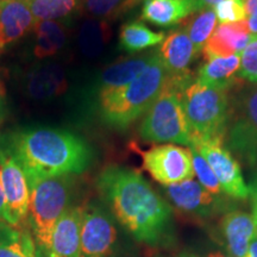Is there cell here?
Segmentation results:
<instances>
[{
	"label": "cell",
	"instance_id": "obj_1",
	"mask_svg": "<svg viewBox=\"0 0 257 257\" xmlns=\"http://www.w3.org/2000/svg\"><path fill=\"white\" fill-rule=\"evenodd\" d=\"M96 188L113 217L138 242L159 246L174 239L172 207L140 172L108 166L98 176Z\"/></svg>",
	"mask_w": 257,
	"mask_h": 257
},
{
	"label": "cell",
	"instance_id": "obj_2",
	"mask_svg": "<svg viewBox=\"0 0 257 257\" xmlns=\"http://www.w3.org/2000/svg\"><path fill=\"white\" fill-rule=\"evenodd\" d=\"M0 149L24 170L28 181L81 174L91 167L94 154L78 135L61 128H19L0 140Z\"/></svg>",
	"mask_w": 257,
	"mask_h": 257
},
{
	"label": "cell",
	"instance_id": "obj_3",
	"mask_svg": "<svg viewBox=\"0 0 257 257\" xmlns=\"http://www.w3.org/2000/svg\"><path fill=\"white\" fill-rule=\"evenodd\" d=\"M167 72L159 53L133 82L112 93L98 95L99 115L108 126L125 130L147 113L162 91Z\"/></svg>",
	"mask_w": 257,
	"mask_h": 257
},
{
	"label": "cell",
	"instance_id": "obj_4",
	"mask_svg": "<svg viewBox=\"0 0 257 257\" xmlns=\"http://www.w3.org/2000/svg\"><path fill=\"white\" fill-rule=\"evenodd\" d=\"M182 106L193 144L207 140H225L232 100L230 92L194 80L182 92Z\"/></svg>",
	"mask_w": 257,
	"mask_h": 257
},
{
	"label": "cell",
	"instance_id": "obj_5",
	"mask_svg": "<svg viewBox=\"0 0 257 257\" xmlns=\"http://www.w3.org/2000/svg\"><path fill=\"white\" fill-rule=\"evenodd\" d=\"M72 180V175H63L28 181L30 204L27 221L38 250L44 255H48L50 249L54 227L69 208Z\"/></svg>",
	"mask_w": 257,
	"mask_h": 257
},
{
	"label": "cell",
	"instance_id": "obj_6",
	"mask_svg": "<svg viewBox=\"0 0 257 257\" xmlns=\"http://www.w3.org/2000/svg\"><path fill=\"white\" fill-rule=\"evenodd\" d=\"M185 86L167 74L159 96L144 114L138 127L142 140L150 143L180 144L191 147V134L182 106Z\"/></svg>",
	"mask_w": 257,
	"mask_h": 257
},
{
	"label": "cell",
	"instance_id": "obj_7",
	"mask_svg": "<svg viewBox=\"0 0 257 257\" xmlns=\"http://www.w3.org/2000/svg\"><path fill=\"white\" fill-rule=\"evenodd\" d=\"M232 100V110L226 138L231 150L251 166L257 165V85L238 91Z\"/></svg>",
	"mask_w": 257,
	"mask_h": 257
},
{
	"label": "cell",
	"instance_id": "obj_8",
	"mask_svg": "<svg viewBox=\"0 0 257 257\" xmlns=\"http://www.w3.org/2000/svg\"><path fill=\"white\" fill-rule=\"evenodd\" d=\"M143 168L163 186H170L194 178L189 148L175 144H160L141 153Z\"/></svg>",
	"mask_w": 257,
	"mask_h": 257
},
{
	"label": "cell",
	"instance_id": "obj_9",
	"mask_svg": "<svg viewBox=\"0 0 257 257\" xmlns=\"http://www.w3.org/2000/svg\"><path fill=\"white\" fill-rule=\"evenodd\" d=\"M117 238V227L110 212L95 202L82 207L80 257H110Z\"/></svg>",
	"mask_w": 257,
	"mask_h": 257
},
{
	"label": "cell",
	"instance_id": "obj_10",
	"mask_svg": "<svg viewBox=\"0 0 257 257\" xmlns=\"http://www.w3.org/2000/svg\"><path fill=\"white\" fill-rule=\"evenodd\" d=\"M224 142L225 140H207L189 148H195L207 161L225 194L238 200H245L250 197L249 185L244 181L239 163L232 153L225 148Z\"/></svg>",
	"mask_w": 257,
	"mask_h": 257
},
{
	"label": "cell",
	"instance_id": "obj_11",
	"mask_svg": "<svg viewBox=\"0 0 257 257\" xmlns=\"http://www.w3.org/2000/svg\"><path fill=\"white\" fill-rule=\"evenodd\" d=\"M0 172L5 198V218L8 225L24 226L27 223L30 187L23 168L17 161L0 149Z\"/></svg>",
	"mask_w": 257,
	"mask_h": 257
},
{
	"label": "cell",
	"instance_id": "obj_12",
	"mask_svg": "<svg viewBox=\"0 0 257 257\" xmlns=\"http://www.w3.org/2000/svg\"><path fill=\"white\" fill-rule=\"evenodd\" d=\"M157 53L170 78L185 86H189L194 81L189 64L199 55L184 29L179 28L170 32L161 43Z\"/></svg>",
	"mask_w": 257,
	"mask_h": 257
},
{
	"label": "cell",
	"instance_id": "obj_13",
	"mask_svg": "<svg viewBox=\"0 0 257 257\" xmlns=\"http://www.w3.org/2000/svg\"><path fill=\"white\" fill-rule=\"evenodd\" d=\"M167 198L178 210L195 217H211L223 208L220 195H213L195 180L165 186Z\"/></svg>",
	"mask_w": 257,
	"mask_h": 257
},
{
	"label": "cell",
	"instance_id": "obj_14",
	"mask_svg": "<svg viewBox=\"0 0 257 257\" xmlns=\"http://www.w3.org/2000/svg\"><path fill=\"white\" fill-rule=\"evenodd\" d=\"M36 24L27 0H0V54Z\"/></svg>",
	"mask_w": 257,
	"mask_h": 257
},
{
	"label": "cell",
	"instance_id": "obj_15",
	"mask_svg": "<svg viewBox=\"0 0 257 257\" xmlns=\"http://www.w3.org/2000/svg\"><path fill=\"white\" fill-rule=\"evenodd\" d=\"M219 229L225 248L233 257L245 256L250 243L257 234L252 214L240 210L226 212L221 217Z\"/></svg>",
	"mask_w": 257,
	"mask_h": 257
},
{
	"label": "cell",
	"instance_id": "obj_16",
	"mask_svg": "<svg viewBox=\"0 0 257 257\" xmlns=\"http://www.w3.org/2000/svg\"><path fill=\"white\" fill-rule=\"evenodd\" d=\"M248 21L223 23L216 28L201 54L205 61L240 54L251 40Z\"/></svg>",
	"mask_w": 257,
	"mask_h": 257
},
{
	"label": "cell",
	"instance_id": "obj_17",
	"mask_svg": "<svg viewBox=\"0 0 257 257\" xmlns=\"http://www.w3.org/2000/svg\"><path fill=\"white\" fill-rule=\"evenodd\" d=\"M82 207H69L54 227L48 257H80Z\"/></svg>",
	"mask_w": 257,
	"mask_h": 257
},
{
	"label": "cell",
	"instance_id": "obj_18",
	"mask_svg": "<svg viewBox=\"0 0 257 257\" xmlns=\"http://www.w3.org/2000/svg\"><path fill=\"white\" fill-rule=\"evenodd\" d=\"M25 87L29 96L35 100H50L67 91L68 81L62 67L55 63H43L29 72Z\"/></svg>",
	"mask_w": 257,
	"mask_h": 257
},
{
	"label": "cell",
	"instance_id": "obj_19",
	"mask_svg": "<svg viewBox=\"0 0 257 257\" xmlns=\"http://www.w3.org/2000/svg\"><path fill=\"white\" fill-rule=\"evenodd\" d=\"M156 55L157 50L148 51L142 55L133 56L107 67L100 75L98 95L118 91L133 82L152 63Z\"/></svg>",
	"mask_w": 257,
	"mask_h": 257
},
{
	"label": "cell",
	"instance_id": "obj_20",
	"mask_svg": "<svg viewBox=\"0 0 257 257\" xmlns=\"http://www.w3.org/2000/svg\"><path fill=\"white\" fill-rule=\"evenodd\" d=\"M240 54L207 60L199 67L197 81L225 91L237 88L243 79L239 75Z\"/></svg>",
	"mask_w": 257,
	"mask_h": 257
},
{
	"label": "cell",
	"instance_id": "obj_21",
	"mask_svg": "<svg viewBox=\"0 0 257 257\" xmlns=\"http://www.w3.org/2000/svg\"><path fill=\"white\" fill-rule=\"evenodd\" d=\"M197 12V0H143V21L159 28L179 25Z\"/></svg>",
	"mask_w": 257,
	"mask_h": 257
},
{
	"label": "cell",
	"instance_id": "obj_22",
	"mask_svg": "<svg viewBox=\"0 0 257 257\" xmlns=\"http://www.w3.org/2000/svg\"><path fill=\"white\" fill-rule=\"evenodd\" d=\"M35 41L34 55L38 60L55 56L67 41V30L61 21L36 22L34 27Z\"/></svg>",
	"mask_w": 257,
	"mask_h": 257
},
{
	"label": "cell",
	"instance_id": "obj_23",
	"mask_svg": "<svg viewBox=\"0 0 257 257\" xmlns=\"http://www.w3.org/2000/svg\"><path fill=\"white\" fill-rule=\"evenodd\" d=\"M166 38L163 31H154L142 22H128L119 30V49L126 53H140L148 48L156 47Z\"/></svg>",
	"mask_w": 257,
	"mask_h": 257
},
{
	"label": "cell",
	"instance_id": "obj_24",
	"mask_svg": "<svg viewBox=\"0 0 257 257\" xmlns=\"http://www.w3.org/2000/svg\"><path fill=\"white\" fill-rule=\"evenodd\" d=\"M38 251L30 230L11 225L0 227V257H38Z\"/></svg>",
	"mask_w": 257,
	"mask_h": 257
},
{
	"label": "cell",
	"instance_id": "obj_25",
	"mask_svg": "<svg viewBox=\"0 0 257 257\" xmlns=\"http://www.w3.org/2000/svg\"><path fill=\"white\" fill-rule=\"evenodd\" d=\"M112 37L110 24L104 19L88 18L81 24L78 42L82 54L87 57H96L101 54Z\"/></svg>",
	"mask_w": 257,
	"mask_h": 257
},
{
	"label": "cell",
	"instance_id": "obj_26",
	"mask_svg": "<svg viewBox=\"0 0 257 257\" xmlns=\"http://www.w3.org/2000/svg\"><path fill=\"white\" fill-rule=\"evenodd\" d=\"M180 25H181L180 28L184 29L188 37L191 38L198 55H200L208 38L216 30L217 17L213 9L201 10L188 16Z\"/></svg>",
	"mask_w": 257,
	"mask_h": 257
},
{
	"label": "cell",
	"instance_id": "obj_27",
	"mask_svg": "<svg viewBox=\"0 0 257 257\" xmlns=\"http://www.w3.org/2000/svg\"><path fill=\"white\" fill-rule=\"evenodd\" d=\"M35 21H62L72 16L81 0H27Z\"/></svg>",
	"mask_w": 257,
	"mask_h": 257
},
{
	"label": "cell",
	"instance_id": "obj_28",
	"mask_svg": "<svg viewBox=\"0 0 257 257\" xmlns=\"http://www.w3.org/2000/svg\"><path fill=\"white\" fill-rule=\"evenodd\" d=\"M192 153V162L194 175H197L199 184L213 195H221V187L213 170L204 159V156L195 148H189Z\"/></svg>",
	"mask_w": 257,
	"mask_h": 257
},
{
	"label": "cell",
	"instance_id": "obj_29",
	"mask_svg": "<svg viewBox=\"0 0 257 257\" xmlns=\"http://www.w3.org/2000/svg\"><path fill=\"white\" fill-rule=\"evenodd\" d=\"M125 2L126 0H83L82 6L92 18L106 21L124 12Z\"/></svg>",
	"mask_w": 257,
	"mask_h": 257
},
{
	"label": "cell",
	"instance_id": "obj_30",
	"mask_svg": "<svg viewBox=\"0 0 257 257\" xmlns=\"http://www.w3.org/2000/svg\"><path fill=\"white\" fill-rule=\"evenodd\" d=\"M216 17L223 23H236L246 21L245 0H223L213 9Z\"/></svg>",
	"mask_w": 257,
	"mask_h": 257
},
{
	"label": "cell",
	"instance_id": "obj_31",
	"mask_svg": "<svg viewBox=\"0 0 257 257\" xmlns=\"http://www.w3.org/2000/svg\"><path fill=\"white\" fill-rule=\"evenodd\" d=\"M239 75L252 85H257V34L240 53Z\"/></svg>",
	"mask_w": 257,
	"mask_h": 257
},
{
	"label": "cell",
	"instance_id": "obj_32",
	"mask_svg": "<svg viewBox=\"0 0 257 257\" xmlns=\"http://www.w3.org/2000/svg\"><path fill=\"white\" fill-rule=\"evenodd\" d=\"M249 192H250V198H251V204H252V217L255 219L256 226H257V173L253 175L251 179V182L249 185Z\"/></svg>",
	"mask_w": 257,
	"mask_h": 257
},
{
	"label": "cell",
	"instance_id": "obj_33",
	"mask_svg": "<svg viewBox=\"0 0 257 257\" xmlns=\"http://www.w3.org/2000/svg\"><path fill=\"white\" fill-rule=\"evenodd\" d=\"M8 225L5 218V198H4V189H3L2 182V172H0V227Z\"/></svg>",
	"mask_w": 257,
	"mask_h": 257
},
{
	"label": "cell",
	"instance_id": "obj_34",
	"mask_svg": "<svg viewBox=\"0 0 257 257\" xmlns=\"http://www.w3.org/2000/svg\"><path fill=\"white\" fill-rule=\"evenodd\" d=\"M6 112V96H5V87L3 83L2 79H0V123L3 121Z\"/></svg>",
	"mask_w": 257,
	"mask_h": 257
},
{
	"label": "cell",
	"instance_id": "obj_35",
	"mask_svg": "<svg viewBox=\"0 0 257 257\" xmlns=\"http://www.w3.org/2000/svg\"><path fill=\"white\" fill-rule=\"evenodd\" d=\"M220 2H223V0H197V12L201 11V10L214 8Z\"/></svg>",
	"mask_w": 257,
	"mask_h": 257
},
{
	"label": "cell",
	"instance_id": "obj_36",
	"mask_svg": "<svg viewBox=\"0 0 257 257\" xmlns=\"http://www.w3.org/2000/svg\"><path fill=\"white\" fill-rule=\"evenodd\" d=\"M244 257H257V234L255 236V238L252 239V242L250 243L248 251H246Z\"/></svg>",
	"mask_w": 257,
	"mask_h": 257
},
{
	"label": "cell",
	"instance_id": "obj_37",
	"mask_svg": "<svg viewBox=\"0 0 257 257\" xmlns=\"http://www.w3.org/2000/svg\"><path fill=\"white\" fill-rule=\"evenodd\" d=\"M248 25H249V30L252 35L257 34V12L256 14L251 15L248 19Z\"/></svg>",
	"mask_w": 257,
	"mask_h": 257
},
{
	"label": "cell",
	"instance_id": "obj_38",
	"mask_svg": "<svg viewBox=\"0 0 257 257\" xmlns=\"http://www.w3.org/2000/svg\"><path fill=\"white\" fill-rule=\"evenodd\" d=\"M245 8L248 16H251L257 12V0H245Z\"/></svg>",
	"mask_w": 257,
	"mask_h": 257
},
{
	"label": "cell",
	"instance_id": "obj_39",
	"mask_svg": "<svg viewBox=\"0 0 257 257\" xmlns=\"http://www.w3.org/2000/svg\"><path fill=\"white\" fill-rule=\"evenodd\" d=\"M207 257H233V256L230 255V253L220 251V250H217V251H212L208 253Z\"/></svg>",
	"mask_w": 257,
	"mask_h": 257
},
{
	"label": "cell",
	"instance_id": "obj_40",
	"mask_svg": "<svg viewBox=\"0 0 257 257\" xmlns=\"http://www.w3.org/2000/svg\"><path fill=\"white\" fill-rule=\"evenodd\" d=\"M141 2H142V0H126V2H125V4H124V11H126V10L131 9V8H134L135 5H137L138 3H141Z\"/></svg>",
	"mask_w": 257,
	"mask_h": 257
},
{
	"label": "cell",
	"instance_id": "obj_41",
	"mask_svg": "<svg viewBox=\"0 0 257 257\" xmlns=\"http://www.w3.org/2000/svg\"><path fill=\"white\" fill-rule=\"evenodd\" d=\"M179 257H195V256H192V255H182V256H179Z\"/></svg>",
	"mask_w": 257,
	"mask_h": 257
}]
</instances>
